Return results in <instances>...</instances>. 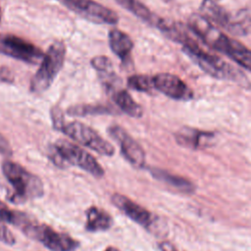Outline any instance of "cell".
Masks as SVG:
<instances>
[{
	"label": "cell",
	"mask_w": 251,
	"mask_h": 251,
	"mask_svg": "<svg viewBox=\"0 0 251 251\" xmlns=\"http://www.w3.org/2000/svg\"><path fill=\"white\" fill-rule=\"evenodd\" d=\"M104 251H120L118 248H116V247H113V246H109V247H107Z\"/></svg>",
	"instance_id": "obj_27"
},
{
	"label": "cell",
	"mask_w": 251,
	"mask_h": 251,
	"mask_svg": "<svg viewBox=\"0 0 251 251\" xmlns=\"http://www.w3.org/2000/svg\"><path fill=\"white\" fill-rule=\"evenodd\" d=\"M160 249L161 251H177L175 246H173L171 243L169 242H163L160 244Z\"/></svg>",
	"instance_id": "obj_26"
},
{
	"label": "cell",
	"mask_w": 251,
	"mask_h": 251,
	"mask_svg": "<svg viewBox=\"0 0 251 251\" xmlns=\"http://www.w3.org/2000/svg\"><path fill=\"white\" fill-rule=\"evenodd\" d=\"M110 96L114 103L126 115L132 118H140L142 116V108L132 99L126 90L119 88Z\"/></svg>",
	"instance_id": "obj_18"
},
{
	"label": "cell",
	"mask_w": 251,
	"mask_h": 251,
	"mask_svg": "<svg viewBox=\"0 0 251 251\" xmlns=\"http://www.w3.org/2000/svg\"><path fill=\"white\" fill-rule=\"evenodd\" d=\"M0 241H2L5 244L13 245L16 242V238L12 231L2 223L0 220Z\"/></svg>",
	"instance_id": "obj_24"
},
{
	"label": "cell",
	"mask_w": 251,
	"mask_h": 251,
	"mask_svg": "<svg viewBox=\"0 0 251 251\" xmlns=\"http://www.w3.org/2000/svg\"><path fill=\"white\" fill-rule=\"evenodd\" d=\"M0 219L2 222L11 224L18 228H21L22 231L33 221L27 214L10 209L2 203H0Z\"/></svg>",
	"instance_id": "obj_20"
},
{
	"label": "cell",
	"mask_w": 251,
	"mask_h": 251,
	"mask_svg": "<svg viewBox=\"0 0 251 251\" xmlns=\"http://www.w3.org/2000/svg\"><path fill=\"white\" fill-rule=\"evenodd\" d=\"M1 169L3 175L14 188L10 198L11 201L24 202L39 198L44 194V186L41 179L26 171L23 166L13 161H4Z\"/></svg>",
	"instance_id": "obj_3"
},
{
	"label": "cell",
	"mask_w": 251,
	"mask_h": 251,
	"mask_svg": "<svg viewBox=\"0 0 251 251\" xmlns=\"http://www.w3.org/2000/svg\"><path fill=\"white\" fill-rule=\"evenodd\" d=\"M91 65H92L93 69L97 72V74L103 73V72H106V71H109V70L113 69V65H112L111 60L106 56L94 57L91 60Z\"/></svg>",
	"instance_id": "obj_23"
},
{
	"label": "cell",
	"mask_w": 251,
	"mask_h": 251,
	"mask_svg": "<svg viewBox=\"0 0 251 251\" xmlns=\"http://www.w3.org/2000/svg\"><path fill=\"white\" fill-rule=\"evenodd\" d=\"M0 53L31 65L40 63L44 56L36 45L13 34L0 35Z\"/></svg>",
	"instance_id": "obj_10"
},
{
	"label": "cell",
	"mask_w": 251,
	"mask_h": 251,
	"mask_svg": "<svg viewBox=\"0 0 251 251\" xmlns=\"http://www.w3.org/2000/svg\"><path fill=\"white\" fill-rule=\"evenodd\" d=\"M116 112L113 108L107 106V105H76L72 106L67 110L68 115L70 116H78V117H84L89 115H113V113Z\"/></svg>",
	"instance_id": "obj_21"
},
{
	"label": "cell",
	"mask_w": 251,
	"mask_h": 251,
	"mask_svg": "<svg viewBox=\"0 0 251 251\" xmlns=\"http://www.w3.org/2000/svg\"><path fill=\"white\" fill-rule=\"evenodd\" d=\"M85 215V229L88 231H104L113 226V219L111 215L98 207H89L86 210Z\"/></svg>",
	"instance_id": "obj_16"
},
{
	"label": "cell",
	"mask_w": 251,
	"mask_h": 251,
	"mask_svg": "<svg viewBox=\"0 0 251 251\" xmlns=\"http://www.w3.org/2000/svg\"><path fill=\"white\" fill-rule=\"evenodd\" d=\"M214 1H217V0H214Z\"/></svg>",
	"instance_id": "obj_29"
},
{
	"label": "cell",
	"mask_w": 251,
	"mask_h": 251,
	"mask_svg": "<svg viewBox=\"0 0 251 251\" xmlns=\"http://www.w3.org/2000/svg\"><path fill=\"white\" fill-rule=\"evenodd\" d=\"M66 58V46L62 41L53 42L44 53L40 66L30 81V90L34 93L46 91L63 68Z\"/></svg>",
	"instance_id": "obj_5"
},
{
	"label": "cell",
	"mask_w": 251,
	"mask_h": 251,
	"mask_svg": "<svg viewBox=\"0 0 251 251\" xmlns=\"http://www.w3.org/2000/svg\"><path fill=\"white\" fill-rule=\"evenodd\" d=\"M188 26L206 45L225 54L240 67L251 72V50L249 48L223 33L201 14H192L188 18Z\"/></svg>",
	"instance_id": "obj_2"
},
{
	"label": "cell",
	"mask_w": 251,
	"mask_h": 251,
	"mask_svg": "<svg viewBox=\"0 0 251 251\" xmlns=\"http://www.w3.org/2000/svg\"><path fill=\"white\" fill-rule=\"evenodd\" d=\"M23 232L26 236L39 241L51 251H74L79 246V242L70 235L58 232L44 224H38L34 220Z\"/></svg>",
	"instance_id": "obj_6"
},
{
	"label": "cell",
	"mask_w": 251,
	"mask_h": 251,
	"mask_svg": "<svg viewBox=\"0 0 251 251\" xmlns=\"http://www.w3.org/2000/svg\"><path fill=\"white\" fill-rule=\"evenodd\" d=\"M200 10L201 15L207 20L231 33L244 34L247 31V20L245 16H232L227 10L217 4L214 0H203Z\"/></svg>",
	"instance_id": "obj_9"
},
{
	"label": "cell",
	"mask_w": 251,
	"mask_h": 251,
	"mask_svg": "<svg viewBox=\"0 0 251 251\" xmlns=\"http://www.w3.org/2000/svg\"><path fill=\"white\" fill-rule=\"evenodd\" d=\"M150 172L154 177H156L157 179H159L161 181L166 182L167 184L179 190L180 192L192 193L195 190V185L190 180H188L180 176H176V175L171 174L167 171L157 169V168L151 169Z\"/></svg>",
	"instance_id": "obj_17"
},
{
	"label": "cell",
	"mask_w": 251,
	"mask_h": 251,
	"mask_svg": "<svg viewBox=\"0 0 251 251\" xmlns=\"http://www.w3.org/2000/svg\"><path fill=\"white\" fill-rule=\"evenodd\" d=\"M162 33L173 41L182 46L183 52L195 62V64L205 73L219 79L236 81L244 85L247 83L246 77L233 66L226 63L213 53L205 51L192 37L185 31L184 27L175 22H169Z\"/></svg>",
	"instance_id": "obj_1"
},
{
	"label": "cell",
	"mask_w": 251,
	"mask_h": 251,
	"mask_svg": "<svg viewBox=\"0 0 251 251\" xmlns=\"http://www.w3.org/2000/svg\"><path fill=\"white\" fill-rule=\"evenodd\" d=\"M119 5L130 12L132 15L147 23L148 25L155 26L157 25L160 18L153 14L143 3L139 0H116Z\"/></svg>",
	"instance_id": "obj_19"
},
{
	"label": "cell",
	"mask_w": 251,
	"mask_h": 251,
	"mask_svg": "<svg viewBox=\"0 0 251 251\" xmlns=\"http://www.w3.org/2000/svg\"><path fill=\"white\" fill-rule=\"evenodd\" d=\"M64 7L77 14L83 19L103 25H116L119 16L111 9L94 0H57Z\"/></svg>",
	"instance_id": "obj_8"
},
{
	"label": "cell",
	"mask_w": 251,
	"mask_h": 251,
	"mask_svg": "<svg viewBox=\"0 0 251 251\" xmlns=\"http://www.w3.org/2000/svg\"><path fill=\"white\" fill-rule=\"evenodd\" d=\"M154 89L174 100L191 99L193 93L188 85L177 75L163 73L153 76Z\"/></svg>",
	"instance_id": "obj_12"
},
{
	"label": "cell",
	"mask_w": 251,
	"mask_h": 251,
	"mask_svg": "<svg viewBox=\"0 0 251 251\" xmlns=\"http://www.w3.org/2000/svg\"><path fill=\"white\" fill-rule=\"evenodd\" d=\"M52 161L59 167L65 163L78 167L95 177L104 176V170L97 160L78 145L66 139L57 140L51 147Z\"/></svg>",
	"instance_id": "obj_4"
},
{
	"label": "cell",
	"mask_w": 251,
	"mask_h": 251,
	"mask_svg": "<svg viewBox=\"0 0 251 251\" xmlns=\"http://www.w3.org/2000/svg\"><path fill=\"white\" fill-rule=\"evenodd\" d=\"M127 86L135 91L149 92L154 89L153 76L146 75H134L127 78Z\"/></svg>",
	"instance_id": "obj_22"
},
{
	"label": "cell",
	"mask_w": 251,
	"mask_h": 251,
	"mask_svg": "<svg viewBox=\"0 0 251 251\" xmlns=\"http://www.w3.org/2000/svg\"><path fill=\"white\" fill-rule=\"evenodd\" d=\"M176 142L187 148L191 149H203L211 146L215 135L211 131H204L189 126L179 128L175 133Z\"/></svg>",
	"instance_id": "obj_14"
},
{
	"label": "cell",
	"mask_w": 251,
	"mask_h": 251,
	"mask_svg": "<svg viewBox=\"0 0 251 251\" xmlns=\"http://www.w3.org/2000/svg\"><path fill=\"white\" fill-rule=\"evenodd\" d=\"M112 203L122 211L126 217H128L133 222L142 226L143 227L149 228L153 224L152 214L140 206L139 204L133 202L126 196L119 193H115L111 197Z\"/></svg>",
	"instance_id": "obj_13"
},
{
	"label": "cell",
	"mask_w": 251,
	"mask_h": 251,
	"mask_svg": "<svg viewBox=\"0 0 251 251\" xmlns=\"http://www.w3.org/2000/svg\"><path fill=\"white\" fill-rule=\"evenodd\" d=\"M59 130L75 142L99 153L100 155L112 156L115 152V149L110 142L105 140L93 128L79 122L64 124Z\"/></svg>",
	"instance_id": "obj_7"
},
{
	"label": "cell",
	"mask_w": 251,
	"mask_h": 251,
	"mask_svg": "<svg viewBox=\"0 0 251 251\" xmlns=\"http://www.w3.org/2000/svg\"><path fill=\"white\" fill-rule=\"evenodd\" d=\"M0 22H1V10H0Z\"/></svg>",
	"instance_id": "obj_28"
},
{
	"label": "cell",
	"mask_w": 251,
	"mask_h": 251,
	"mask_svg": "<svg viewBox=\"0 0 251 251\" xmlns=\"http://www.w3.org/2000/svg\"><path fill=\"white\" fill-rule=\"evenodd\" d=\"M109 46L112 52L122 61L128 59L133 48L131 38L124 31L118 28H112L108 33Z\"/></svg>",
	"instance_id": "obj_15"
},
{
	"label": "cell",
	"mask_w": 251,
	"mask_h": 251,
	"mask_svg": "<svg viewBox=\"0 0 251 251\" xmlns=\"http://www.w3.org/2000/svg\"><path fill=\"white\" fill-rule=\"evenodd\" d=\"M110 136L119 144L123 156L135 168L145 164V152L142 147L120 126L113 125L108 128Z\"/></svg>",
	"instance_id": "obj_11"
},
{
	"label": "cell",
	"mask_w": 251,
	"mask_h": 251,
	"mask_svg": "<svg viewBox=\"0 0 251 251\" xmlns=\"http://www.w3.org/2000/svg\"><path fill=\"white\" fill-rule=\"evenodd\" d=\"M0 154L5 156H11L13 154L10 143L2 134H0Z\"/></svg>",
	"instance_id": "obj_25"
}]
</instances>
